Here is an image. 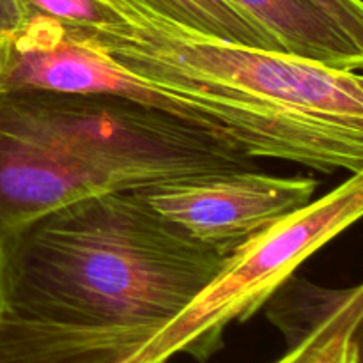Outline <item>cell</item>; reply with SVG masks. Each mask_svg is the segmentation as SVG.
Listing matches in <instances>:
<instances>
[{
  "mask_svg": "<svg viewBox=\"0 0 363 363\" xmlns=\"http://www.w3.org/2000/svg\"><path fill=\"white\" fill-rule=\"evenodd\" d=\"M225 257L110 191L46 213L0 248V314L73 326H163Z\"/></svg>",
  "mask_w": 363,
  "mask_h": 363,
  "instance_id": "obj_1",
  "label": "cell"
},
{
  "mask_svg": "<svg viewBox=\"0 0 363 363\" xmlns=\"http://www.w3.org/2000/svg\"><path fill=\"white\" fill-rule=\"evenodd\" d=\"M110 92L222 138L252 158L325 174L363 172V130L211 80L142 74L113 62L60 21L27 14L0 38V89Z\"/></svg>",
  "mask_w": 363,
  "mask_h": 363,
  "instance_id": "obj_2",
  "label": "cell"
},
{
  "mask_svg": "<svg viewBox=\"0 0 363 363\" xmlns=\"http://www.w3.org/2000/svg\"><path fill=\"white\" fill-rule=\"evenodd\" d=\"M66 27L135 73L218 82L363 130V78L358 71L233 45L167 21H126L112 28Z\"/></svg>",
  "mask_w": 363,
  "mask_h": 363,
  "instance_id": "obj_3",
  "label": "cell"
},
{
  "mask_svg": "<svg viewBox=\"0 0 363 363\" xmlns=\"http://www.w3.org/2000/svg\"><path fill=\"white\" fill-rule=\"evenodd\" d=\"M363 213V172L275 223L225 257L211 282L160 328L176 354L206 363L223 347L234 323L257 314L296 269L357 223Z\"/></svg>",
  "mask_w": 363,
  "mask_h": 363,
  "instance_id": "obj_4",
  "label": "cell"
},
{
  "mask_svg": "<svg viewBox=\"0 0 363 363\" xmlns=\"http://www.w3.org/2000/svg\"><path fill=\"white\" fill-rule=\"evenodd\" d=\"M311 176H272L261 169L191 177L135 194L155 213L222 257L247 245L314 199Z\"/></svg>",
  "mask_w": 363,
  "mask_h": 363,
  "instance_id": "obj_5",
  "label": "cell"
},
{
  "mask_svg": "<svg viewBox=\"0 0 363 363\" xmlns=\"http://www.w3.org/2000/svg\"><path fill=\"white\" fill-rule=\"evenodd\" d=\"M162 326H73L0 314V363H167Z\"/></svg>",
  "mask_w": 363,
  "mask_h": 363,
  "instance_id": "obj_6",
  "label": "cell"
},
{
  "mask_svg": "<svg viewBox=\"0 0 363 363\" xmlns=\"http://www.w3.org/2000/svg\"><path fill=\"white\" fill-rule=\"evenodd\" d=\"M264 27L286 53L340 71H358L363 45L308 0H229Z\"/></svg>",
  "mask_w": 363,
  "mask_h": 363,
  "instance_id": "obj_7",
  "label": "cell"
},
{
  "mask_svg": "<svg viewBox=\"0 0 363 363\" xmlns=\"http://www.w3.org/2000/svg\"><path fill=\"white\" fill-rule=\"evenodd\" d=\"M128 21H167L206 38L268 52L284 46L229 0H103Z\"/></svg>",
  "mask_w": 363,
  "mask_h": 363,
  "instance_id": "obj_8",
  "label": "cell"
},
{
  "mask_svg": "<svg viewBox=\"0 0 363 363\" xmlns=\"http://www.w3.org/2000/svg\"><path fill=\"white\" fill-rule=\"evenodd\" d=\"M363 287L339 289L332 307L308 328L286 337L275 363H362Z\"/></svg>",
  "mask_w": 363,
  "mask_h": 363,
  "instance_id": "obj_9",
  "label": "cell"
},
{
  "mask_svg": "<svg viewBox=\"0 0 363 363\" xmlns=\"http://www.w3.org/2000/svg\"><path fill=\"white\" fill-rule=\"evenodd\" d=\"M25 16L41 14L78 28H112L126 18L103 0H20Z\"/></svg>",
  "mask_w": 363,
  "mask_h": 363,
  "instance_id": "obj_10",
  "label": "cell"
},
{
  "mask_svg": "<svg viewBox=\"0 0 363 363\" xmlns=\"http://www.w3.org/2000/svg\"><path fill=\"white\" fill-rule=\"evenodd\" d=\"M326 16L332 18L346 34L363 45V4L362 0H308Z\"/></svg>",
  "mask_w": 363,
  "mask_h": 363,
  "instance_id": "obj_11",
  "label": "cell"
},
{
  "mask_svg": "<svg viewBox=\"0 0 363 363\" xmlns=\"http://www.w3.org/2000/svg\"><path fill=\"white\" fill-rule=\"evenodd\" d=\"M23 21L25 13L20 0H0V38L14 34Z\"/></svg>",
  "mask_w": 363,
  "mask_h": 363,
  "instance_id": "obj_12",
  "label": "cell"
},
{
  "mask_svg": "<svg viewBox=\"0 0 363 363\" xmlns=\"http://www.w3.org/2000/svg\"><path fill=\"white\" fill-rule=\"evenodd\" d=\"M167 363H169V362H167Z\"/></svg>",
  "mask_w": 363,
  "mask_h": 363,
  "instance_id": "obj_13",
  "label": "cell"
}]
</instances>
